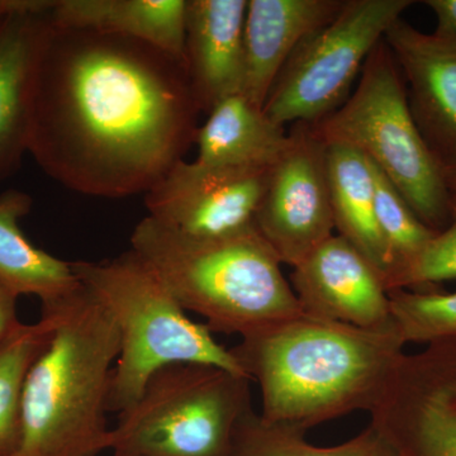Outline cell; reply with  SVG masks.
<instances>
[{
	"mask_svg": "<svg viewBox=\"0 0 456 456\" xmlns=\"http://www.w3.org/2000/svg\"><path fill=\"white\" fill-rule=\"evenodd\" d=\"M20 4V0H0V22Z\"/></svg>",
	"mask_w": 456,
	"mask_h": 456,
	"instance_id": "obj_29",
	"label": "cell"
},
{
	"mask_svg": "<svg viewBox=\"0 0 456 456\" xmlns=\"http://www.w3.org/2000/svg\"><path fill=\"white\" fill-rule=\"evenodd\" d=\"M187 62L125 36L56 25L33 65L28 154L64 187L146 194L196 142Z\"/></svg>",
	"mask_w": 456,
	"mask_h": 456,
	"instance_id": "obj_1",
	"label": "cell"
},
{
	"mask_svg": "<svg viewBox=\"0 0 456 456\" xmlns=\"http://www.w3.org/2000/svg\"><path fill=\"white\" fill-rule=\"evenodd\" d=\"M131 250L212 332L251 338L303 312L281 263L255 224L220 236H191L147 216Z\"/></svg>",
	"mask_w": 456,
	"mask_h": 456,
	"instance_id": "obj_3",
	"label": "cell"
},
{
	"mask_svg": "<svg viewBox=\"0 0 456 456\" xmlns=\"http://www.w3.org/2000/svg\"><path fill=\"white\" fill-rule=\"evenodd\" d=\"M424 3L436 17L435 33L456 37V0H426Z\"/></svg>",
	"mask_w": 456,
	"mask_h": 456,
	"instance_id": "obj_27",
	"label": "cell"
},
{
	"mask_svg": "<svg viewBox=\"0 0 456 456\" xmlns=\"http://www.w3.org/2000/svg\"><path fill=\"white\" fill-rule=\"evenodd\" d=\"M412 4V0H345L334 20L290 57L270 90L264 112L281 127L312 125L334 113L349 98L371 51Z\"/></svg>",
	"mask_w": 456,
	"mask_h": 456,
	"instance_id": "obj_8",
	"label": "cell"
},
{
	"mask_svg": "<svg viewBox=\"0 0 456 456\" xmlns=\"http://www.w3.org/2000/svg\"><path fill=\"white\" fill-rule=\"evenodd\" d=\"M53 312L55 330L23 384L13 456H98L110 450L108 395L119 336L110 312L84 288Z\"/></svg>",
	"mask_w": 456,
	"mask_h": 456,
	"instance_id": "obj_4",
	"label": "cell"
},
{
	"mask_svg": "<svg viewBox=\"0 0 456 456\" xmlns=\"http://www.w3.org/2000/svg\"><path fill=\"white\" fill-rule=\"evenodd\" d=\"M444 175H445L450 194L456 198V167H444Z\"/></svg>",
	"mask_w": 456,
	"mask_h": 456,
	"instance_id": "obj_28",
	"label": "cell"
},
{
	"mask_svg": "<svg viewBox=\"0 0 456 456\" xmlns=\"http://www.w3.org/2000/svg\"><path fill=\"white\" fill-rule=\"evenodd\" d=\"M248 0H187L185 59L200 110L241 93Z\"/></svg>",
	"mask_w": 456,
	"mask_h": 456,
	"instance_id": "obj_15",
	"label": "cell"
},
{
	"mask_svg": "<svg viewBox=\"0 0 456 456\" xmlns=\"http://www.w3.org/2000/svg\"><path fill=\"white\" fill-rule=\"evenodd\" d=\"M456 279V198L452 221L437 232L421 255L399 277L395 289L422 290L432 284Z\"/></svg>",
	"mask_w": 456,
	"mask_h": 456,
	"instance_id": "obj_25",
	"label": "cell"
},
{
	"mask_svg": "<svg viewBox=\"0 0 456 456\" xmlns=\"http://www.w3.org/2000/svg\"><path fill=\"white\" fill-rule=\"evenodd\" d=\"M31 206V197L17 189L0 194V283L18 297H37L42 310H50L69 301L82 283L69 261L36 248L20 230Z\"/></svg>",
	"mask_w": 456,
	"mask_h": 456,
	"instance_id": "obj_18",
	"label": "cell"
},
{
	"mask_svg": "<svg viewBox=\"0 0 456 456\" xmlns=\"http://www.w3.org/2000/svg\"><path fill=\"white\" fill-rule=\"evenodd\" d=\"M312 127L326 143L364 155L434 232L449 226L452 197L443 165L417 127L406 83L384 38L362 66L353 95Z\"/></svg>",
	"mask_w": 456,
	"mask_h": 456,
	"instance_id": "obj_6",
	"label": "cell"
},
{
	"mask_svg": "<svg viewBox=\"0 0 456 456\" xmlns=\"http://www.w3.org/2000/svg\"><path fill=\"white\" fill-rule=\"evenodd\" d=\"M55 325V314L42 312L37 323H23L0 346V456H13L20 446L23 384L49 345Z\"/></svg>",
	"mask_w": 456,
	"mask_h": 456,
	"instance_id": "obj_22",
	"label": "cell"
},
{
	"mask_svg": "<svg viewBox=\"0 0 456 456\" xmlns=\"http://www.w3.org/2000/svg\"><path fill=\"white\" fill-rule=\"evenodd\" d=\"M293 270L290 285L307 316L364 329L392 322L383 278L344 237L332 235Z\"/></svg>",
	"mask_w": 456,
	"mask_h": 456,
	"instance_id": "obj_12",
	"label": "cell"
},
{
	"mask_svg": "<svg viewBox=\"0 0 456 456\" xmlns=\"http://www.w3.org/2000/svg\"><path fill=\"white\" fill-rule=\"evenodd\" d=\"M273 165V164H272ZM180 160L145 194L149 216L191 236H220L254 224L270 167Z\"/></svg>",
	"mask_w": 456,
	"mask_h": 456,
	"instance_id": "obj_11",
	"label": "cell"
},
{
	"mask_svg": "<svg viewBox=\"0 0 456 456\" xmlns=\"http://www.w3.org/2000/svg\"><path fill=\"white\" fill-rule=\"evenodd\" d=\"M287 140L284 127L239 93L216 104L202 127H198L196 161L220 167H266L277 160Z\"/></svg>",
	"mask_w": 456,
	"mask_h": 456,
	"instance_id": "obj_20",
	"label": "cell"
},
{
	"mask_svg": "<svg viewBox=\"0 0 456 456\" xmlns=\"http://www.w3.org/2000/svg\"><path fill=\"white\" fill-rule=\"evenodd\" d=\"M254 224L281 264L296 268L334 235L327 145L298 123L270 167Z\"/></svg>",
	"mask_w": 456,
	"mask_h": 456,
	"instance_id": "obj_9",
	"label": "cell"
},
{
	"mask_svg": "<svg viewBox=\"0 0 456 456\" xmlns=\"http://www.w3.org/2000/svg\"><path fill=\"white\" fill-rule=\"evenodd\" d=\"M187 0H53L56 25L125 36L185 59Z\"/></svg>",
	"mask_w": 456,
	"mask_h": 456,
	"instance_id": "obj_17",
	"label": "cell"
},
{
	"mask_svg": "<svg viewBox=\"0 0 456 456\" xmlns=\"http://www.w3.org/2000/svg\"><path fill=\"white\" fill-rule=\"evenodd\" d=\"M375 212L391 261L387 289H395L399 277L425 250L437 232L419 221L395 185L374 167Z\"/></svg>",
	"mask_w": 456,
	"mask_h": 456,
	"instance_id": "obj_23",
	"label": "cell"
},
{
	"mask_svg": "<svg viewBox=\"0 0 456 456\" xmlns=\"http://www.w3.org/2000/svg\"><path fill=\"white\" fill-rule=\"evenodd\" d=\"M384 41L397 62L411 112L443 167H456V37L424 33L402 18Z\"/></svg>",
	"mask_w": 456,
	"mask_h": 456,
	"instance_id": "obj_13",
	"label": "cell"
},
{
	"mask_svg": "<svg viewBox=\"0 0 456 456\" xmlns=\"http://www.w3.org/2000/svg\"><path fill=\"white\" fill-rule=\"evenodd\" d=\"M305 434L299 428L266 421L251 410L237 426L228 456H399L371 425L354 439L331 448L312 445Z\"/></svg>",
	"mask_w": 456,
	"mask_h": 456,
	"instance_id": "obj_21",
	"label": "cell"
},
{
	"mask_svg": "<svg viewBox=\"0 0 456 456\" xmlns=\"http://www.w3.org/2000/svg\"><path fill=\"white\" fill-rule=\"evenodd\" d=\"M18 298L17 294L0 283V346L23 325L18 320Z\"/></svg>",
	"mask_w": 456,
	"mask_h": 456,
	"instance_id": "obj_26",
	"label": "cell"
},
{
	"mask_svg": "<svg viewBox=\"0 0 456 456\" xmlns=\"http://www.w3.org/2000/svg\"><path fill=\"white\" fill-rule=\"evenodd\" d=\"M326 145L335 230L367 257L387 288L391 261L375 212L373 164L353 147L341 143Z\"/></svg>",
	"mask_w": 456,
	"mask_h": 456,
	"instance_id": "obj_19",
	"label": "cell"
},
{
	"mask_svg": "<svg viewBox=\"0 0 456 456\" xmlns=\"http://www.w3.org/2000/svg\"><path fill=\"white\" fill-rule=\"evenodd\" d=\"M344 0H248L241 94L264 108L296 50L334 20Z\"/></svg>",
	"mask_w": 456,
	"mask_h": 456,
	"instance_id": "obj_14",
	"label": "cell"
},
{
	"mask_svg": "<svg viewBox=\"0 0 456 456\" xmlns=\"http://www.w3.org/2000/svg\"><path fill=\"white\" fill-rule=\"evenodd\" d=\"M113 456H127V455H118V454H113Z\"/></svg>",
	"mask_w": 456,
	"mask_h": 456,
	"instance_id": "obj_30",
	"label": "cell"
},
{
	"mask_svg": "<svg viewBox=\"0 0 456 456\" xmlns=\"http://www.w3.org/2000/svg\"><path fill=\"white\" fill-rule=\"evenodd\" d=\"M251 379L217 365L159 369L110 428L113 454L228 456L237 426L253 410Z\"/></svg>",
	"mask_w": 456,
	"mask_h": 456,
	"instance_id": "obj_7",
	"label": "cell"
},
{
	"mask_svg": "<svg viewBox=\"0 0 456 456\" xmlns=\"http://www.w3.org/2000/svg\"><path fill=\"white\" fill-rule=\"evenodd\" d=\"M393 322L404 344L456 340V292H389Z\"/></svg>",
	"mask_w": 456,
	"mask_h": 456,
	"instance_id": "obj_24",
	"label": "cell"
},
{
	"mask_svg": "<svg viewBox=\"0 0 456 456\" xmlns=\"http://www.w3.org/2000/svg\"><path fill=\"white\" fill-rule=\"evenodd\" d=\"M404 345L393 321L364 329L302 314L242 338L231 353L259 384L260 416L307 431L355 411L370 413Z\"/></svg>",
	"mask_w": 456,
	"mask_h": 456,
	"instance_id": "obj_2",
	"label": "cell"
},
{
	"mask_svg": "<svg viewBox=\"0 0 456 456\" xmlns=\"http://www.w3.org/2000/svg\"><path fill=\"white\" fill-rule=\"evenodd\" d=\"M70 264L118 330L119 355L110 379L108 412L130 408L151 375L167 365L200 362L245 375L231 349L216 341L206 323L187 316L163 281L134 250L101 263Z\"/></svg>",
	"mask_w": 456,
	"mask_h": 456,
	"instance_id": "obj_5",
	"label": "cell"
},
{
	"mask_svg": "<svg viewBox=\"0 0 456 456\" xmlns=\"http://www.w3.org/2000/svg\"><path fill=\"white\" fill-rule=\"evenodd\" d=\"M370 416L399 456H456V340L404 354Z\"/></svg>",
	"mask_w": 456,
	"mask_h": 456,
	"instance_id": "obj_10",
	"label": "cell"
},
{
	"mask_svg": "<svg viewBox=\"0 0 456 456\" xmlns=\"http://www.w3.org/2000/svg\"><path fill=\"white\" fill-rule=\"evenodd\" d=\"M53 0H20L0 22V182L28 154L36 53Z\"/></svg>",
	"mask_w": 456,
	"mask_h": 456,
	"instance_id": "obj_16",
	"label": "cell"
}]
</instances>
